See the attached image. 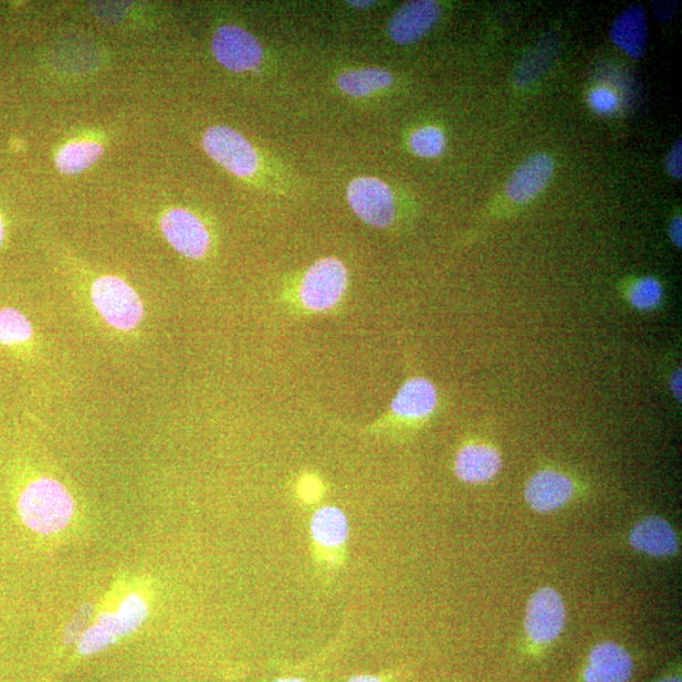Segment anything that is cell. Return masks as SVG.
<instances>
[{"mask_svg": "<svg viewBox=\"0 0 682 682\" xmlns=\"http://www.w3.org/2000/svg\"><path fill=\"white\" fill-rule=\"evenodd\" d=\"M633 674V660L623 646L604 642L591 650L584 678L586 682H628Z\"/></svg>", "mask_w": 682, "mask_h": 682, "instance_id": "obj_15", "label": "cell"}, {"mask_svg": "<svg viewBox=\"0 0 682 682\" xmlns=\"http://www.w3.org/2000/svg\"><path fill=\"white\" fill-rule=\"evenodd\" d=\"M682 220L681 217H675L674 219L671 220V223L669 225V235L671 239V242L674 243L675 246L681 248L682 242H681V238H682Z\"/></svg>", "mask_w": 682, "mask_h": 682, "instance_id": "obj_30", "label": "cell"}, {"mask_svg": "<svg viewBox=\"0 0 682 682\" xmlns=\"http://www.w3.org/2000/svg\"><path fill=\"white\" fill-rule=\"evenodd\" d=\"M588 102L591 108L599 114H612L619 105L618 96L606 87L595 88L589 94Z\"/></svg>", "mask_w": 682, "mask_h": 682, "instance_id": "obj_25", "label": "cell"}, {"mask_svg": "<svg viewBox=\"0 0 682 682\" xmlns=\"http://www.w3.org/2000/svg\"><path fill=\"white\" fill-rule=\"evenodd\" d=\"M32 325L22 313L14 308L0 309V343L15 345L32 338Z\"/></svg>", "mask_w": 682, "mask_h": 682, "instance_id": "obj_23", "label": "cell"}, {"mask_svg": "<svg viewBox=\"0 0 682 682\" xmlns=\"http://www.w3.org/2000/svg\"><path fill=\"white\" fill-rule=\"evenodd\" d=\"M439 406V394L436 385L423 377H413L397 392L391 405V411L397 419L403 421H423L436 413Z\"/></svg>", "mask_w": 682, "mask_h": 682, "instance_id": "obj_13", "label": "cell"}, {"mask_svg": "<svg viewBox=\"0 0 682 682\" xmlns=\"http://www.w3.org/2000/svg\"><path fill=\"white\" fill-rule=\"evenodd\" d=\"M560 53V40L555 33L544 34L521 59L515 70V84L533 86L550 71Z\"/></svg>", "mask_w": 682, "mask_h": 682, "instance_id": "obj_18", "label": "cell"}, {"mask_svg": "<svg viewBox=\"0 0 682 682\" xmlns=\"http://www.w3.org/2000/svg\"><path fill=\"white\" fill-rule=\"evenodd\" d=\"M658 682H681V679L680 678H665Z\"/></svg>", "mask_w": 682, "mask_h": 682, "instance_id": "obj_35", "label": "cell"}, {"mask_svg": "<svg viewBox=\"0 0 682 682\" xmlns=\"http://www.w3.org/2000/svg\"><path fill=\"white\" fill-rule=\"evenodd\" d=\"M669 387L672 397L675 398V401L681 403V368L675 367L672 369L671 375L669 376Z\"/></svg>", "mask_w": 682, "mask_h": 682, "instance_id": "obj_29", "label": "cell"}, {"mask_svg": "<svg viewBox=\"0 0 682 682\" xmlns=\"http://www.w3.org/2000/svg\"><path fill=\"white\" fill-rule=\"evenodd\" d=\"M348 286V271L338 259L317 261L307 270L300 286L301 304L313 313H324L340 303Z\"/></svg>", "mask_w": 682, "mask_h": 682, "instance_id": "obj_4", "label": "cell"}, {"mask_svg": "<svg viewBox=\"0 0 682 682\" xmlns=\"http://www.w3.org/2000/svg\"><path fill=\"white\" fill-rule=\"evenodd\" d=\"M348 535V518L342 510L326 506L316 511L312 520V536L322 553H340Z\"/></svg>", "mask_w": 682, "mask_h": 682, "instance_id": "obj_19", "label": "cell"}, {"mask_svg": "<svg viewBox=\"0 0 682 682\" xmlns=\"http://www.w3.org/2000/svg\"><path fill=\"white\" fill-rule=\"evenodd\" d=\"M104 154L101 144L94 140L73 141L62 147L55 159L57 170L64 175L82 174L92 167Z\"/></svg>", "mask_w": 682, "mask_h": 682, "instance_id": "obj_21", "label": "cell"}, {"mask_svg": "<svg viewBox=\"0 0 682 682\" xmlns=\"http://www.w3.org/2000/svg\"><path fill=\"white\" fill-rule=\"evenodd\" d=\"M348 682H384V680L377 676L360 675V676L352 678Z\"/></svg>", "mask_w": 682, "mask_h": 682, "instance_id": "obj_31", "label": "cell"}, {"mask_svg": "<svg viewBox=\"0 0 682 682\" xmlns=\"http://www.w3.org/2000/svg\"><path fill=\"white\" fill-rule=\"evenodd\" d=\"M349 4L357 8H367L374 6L375 2H349Z\"/></svg>", "mask_w": 682, "mask_h": 682, "instance_id": "obj_32", "label": "cell"}, {"mask_svg": "<svg viewBox=\"0 0 682 682\" xmlns=\"http://www.w3.org/2000/svg\"><path fill=\"white\" fill-rule=\"evenodd\" d=\"M502 469L499 449L485 442H471L458 451L454 471L460 481L484 484L494 480Z\"/></svg>", "mask_w": 682, "mask_h": 682, "instance_id": "obj_14", "label": "cell"}, {"mask_svg": "<svg viewBox=\"0 0 682 682\" xmlns=\"http://www.w3.org/2000/svg\"><path fill=\"white\" fill-rule=\"evenodd\" d=\"M410 147L415 155L423 158L439 157L447 147L444 132L438 127H421L416 129L410 138Z\"/></svg>", "mask_w": 682, "mask_h": 682, "instance_id": "obj_24", "label": "cell"}, {"mask_svg": "<svg viewBox=\"0 0 682 682\" xmlns=\"http://www.w3.org/2000/svg\"><path fill=\"white\" fill-rule=\"evenodd\" d=\"M3 238H4L3 221H2V219H0V245H2Z\"/></svg>", "mask_w": 682, "mask_h": 682, "instance_id": "obj_34", "label": "cell"}, {"mask_svg": "<svg viewBox=\"0 0 682 682\" xmlns=\"http://www.w3.org/2000/svg\"><path fill=\"white\" fill-rule=\"evenodd\" d=\"M162 233L175 250L186 259L201 260L206 256L210 237L206 225L192 212L185 209H174L161 219Z\"/></svg>", "mask_w": 682, "mask_h": 682, "instance_id": "obj_9", "label": "cell"}, {"mask_svg": "<svg viewBox=\"0 0 682 682\" xmlns=\"http://www.w3.org/2000/svg\"><path fill=\"white\" fill-rule=\"evenodd\" d=\"M441 9L433 0H416L398 9L388 25L389 35L398 44H411L427 35L439 21Z\"/></svg>", "mask_w": 682, "mask_h": 682, "instance_id": "obj_11", "label": "cell"}, {"mask_svg": "<svg viewBox=\"0 0 682 682\" xmlns=\"http://www.w3.org/2000/svg\"><path fill=\"white\" fill-rule=\"evenodd\" d=\"M211 49L220 64L234 73L253 70L263 60L261 43L234 24L220 27L212 39Z\"/></svg>", "mask_w": 682, "mask_h": 682, "instance_id": "obj_8", "label": "cell"}, {"mask_svg": "<svg viewBox=\"0 0 682 682\" xmlns=\"http://www.w3.org/2000/svg\"><path fill=\"white\" fill-rule=\"evenodd\" d=\"M577 486L569 475L555 469H543L529 478L525 486V499L531 508L538 513L559 510L569 503Z\"/></svg>", "mask_w": 682, "mask_h": 682, "instance_id": "obj_10", "label": "cell"}, {"mask_svg": "<svg viewBox=\"0 0 682 682\" xmlns=\"http://www.w3.org/2000/svg\"><path fill=\"white\" fill-rule=\"evenodd\" d=\"M667 171L675 180H681L682 177V141L678 139L674 147L671 148L667 156Z\"/></svg>", "mask_w": 682, "mask_h": 682, "instance_id": "obj_27", "label": "cell"}, {"mask_svg": "<svg viewBox=\"0 0 682 682\" xmlns=\"http://www.w3.org/2000/svg\"><path fill=\"white\" fill-rule=\"evenodd\" d=\"M323 493V483L315 475H305L298 481L297 494L304 503L317 502L322 499Z\"/></svg>", "mask_w": 682, "mask_h": 682, "instance_id": "obj_26", "label": "cell"}, {"mask_svg": "<svg viewBox=\"0 0 682 682\" xmlns=\"http://www.w3.org/2000/svg\"><path fill=\"white\" fill-rule=\"evenodd\" d=\"M554 170L555 162L550 155H531L510 177L506 185L507 197L516 203L534 200L550 182Z\"/></svg>", "mask_w": 682, "mask_h": 682, "instance_id": "obj_12", "label": "cell"}, {"mask_svg": "<svg viewBox=\"0 0 682 682\" xmlns=\"http://www.w3.org/2000/svg\"><path fill=\"white\" fill-rule=\"evenodd\" d=\"M348 201L356 214L367 224L387 228L396 218V202L391 188L377 177H358L348 188Z\"/></svg>", "mask_w": 682, "mask_h": 682, "instance_id": "obj_6", "label": "cell"}, {"mask_svg": "<svg viewBox=\"0 0 682 682\" xmlns=\"http://www.w3.org/2000/svg\"><path fill=\"white\" fill-rule=\"evenodd\" d=\"M206 153L238 177H251L260 167V157L241 133L224 126L211 127L202 138Z\"/></svg>", "mask_w": 682, "mask_h": 682, "instance_id": "obj_5", "label": "cell"}, {"mask_svg": "<svg viewBox=\"0 0 682 682\" xmlns=\"http://www.w3.org/2000/svg\"><path fill=\"white\" fill-rule=\"evenodd\" d=\"M566 607L559 591L550 587L538 589L528 600L525 630L536 644H548L559 639L565 630Z\"/></svg>", "mask_w": 682, "mask_h": 682, "instance_id": "obj_7", "label": "cell"}, {"mask_svg": "<svg viewBox=\"0 0 682 682\" xmlns=\"http://www.w3.org/2000/svg\"><path fill=\"white\" fill-rule=\"evenodd\" d=\"M74 510L70 492L51 478H40L27 485L18 501L23 524L40 535L61 533L73 520Z\"/></svg>", "mask_w": 682, "mask_h": 682, "instance_id": "obj_1", "label": "cell"}, {"mask_svg": "<svg viewBox=\"0 0 682 682\" xmlns=\"http://www.w3.org/2000/svg\"><path fill=\"white\" fill-rule=\"evenodd\" d=\"M148 613L147 599L139 592H132L120 601L117 609L101 615L96 622L87 628L78 641V653L91 657L111 648L124 637L136 632L145 623Z\"/></svg>", "mask_w": 682, "mask_h": 682, "instance_id": "obj_2", "label": "cell"}, {"mask_svg": "<svg viewBox=\"0 0 682 682\" xmlns=\"http://www.w3.org/2000/svg\"><path fill=\"white\" fill-rule=\"evenodd\" d=\"M394 76L384 69L349 70L338 76V86L344 94L365 97L391 86Z\"/></svg>", "mask_w": 682, "mask_h": 682, "instance_id": "obj_20", "label": "cell"}, {"mask_svg": "<svg viewBox=\"0 0 682 682\" xmlns=\"http://www.w3.org/2000/svg\"><path fill=\"white\" fill-rule=\"evenodd\" d=\"M625 298L637 312L650 313L662 305L665 290L658 279L644 276L634 280L626 287Z\"/></svg>", "mask_w": 682, "mask_h": 682, "instance_id": "obj_22", "label": "cell"}, {"mask_svg": "<svg viewBox=\"0 0 682 682\" xmlns=\"http://www.w3.org/2000/svg\"><path fill=\"white\" fill-rule=\"evenodd\" d=\"M92 298L97 313L114 329L133 330L144 317V304L137 292L118 277L97 279L93 283Z\"/></svg>", "mask_w": 682, "mask_h": 682, "instance_id": "obj_3", "label": "cell"}, {"mask_svg": "<svg viewBox=\"0 0 682 682\" xmlns=\"http://www.w3.org/2000/svg\"><path fill=\"white\" fill-rule=\"evenodd\" d=\"M648 15L644 8L634 4L616 18L610 27V40L634 60H640L648 49Z\"/></svg>", "mask_w": 682, "mask_h": 682, "instance_id": "obj_17", "label": "cell"}, {"mask_svg": "<svg viewBox=\"0 0 682 682\" xmlns=\"http://www.w3.org/2000/svg\"><path fill=\"white\" fill-rule=\"evenodd\" d=\"M630 543L634 550L653 557L672 556L679 550L675 529L659 516L640 521L631 531Z\"/></svg>", "mask_w": 682, "mask_h": 682, "instance_id": "obj_16", "label": "cell"}, {"mask_svg": "<svg viewBox=\"0 0 682 682\" xmlns=\"http://www.w3.org/2000/svg\"><path fill=\"white\" fill-rule=\"evenodd\" d=\"M676 3L670 2H658L653 6L654 17L657 20L661 22H669L672 17L676 13Z\"/></svg>", "mask_w": 682, "mask_h": 682, "instance_id": "obj_28", "label": "cell"}, {"mask_svg": "<svg viewBox=\"0 0 682 682\" xmlns=\"http://www.w3.org/2000/svg\"><path fill=\"white\" fill-rule=\"evenodd\" d=\"M273 682H306V681L296 679V678H286V679H280Z\"/></svg>", "mask_w": 682, "mask_h": 682, "instance_id": "obj_33", "label": "cell"}]
</instances>
